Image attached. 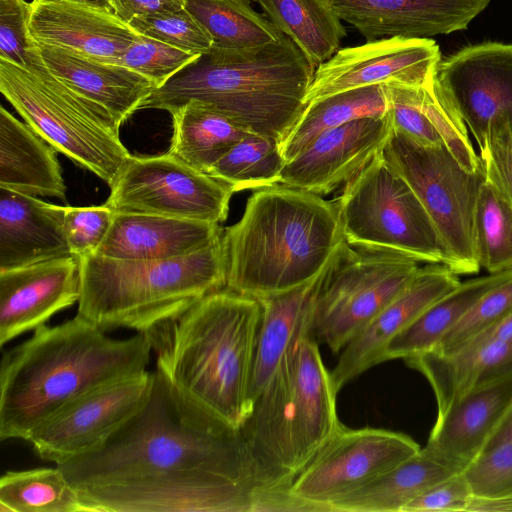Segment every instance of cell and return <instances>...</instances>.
Here are the masks:
<instances>
[{
    "label": "cell",
    "instance_id": "cell-14",
    "mask_svg": "<svg viewBox=\"0 0 512 512\" xmlns=\"http://www.w3.org/2000/svg\"><path fill=\"white\" fill-rule=\"evenodd\" d=\"M155 372L103 384L78 397L28 437L35 453L56 465L100 449L149 400Z\"/></svg>",
    "mask_w": 512,
    "mask_h": 512
},
{
    "label": "cell",
    "instance_id": "cell-34",
    "mask_svg": "<svg viewBox=\"0 0 512 512\" xmlns=\"http://www.w3.org/2000/svg\"><path fill=\"white\" fill-rule=\"evenodd\" d=\"M386 112L383 84L351 89L311 102L280 143V152L287 163L323 132L363 117H384Z\"/></svg>",
    "mask_w": 512,
    "mask_h": 512
},
{
    "label": "cell",
    "instance_id": "cell-45",
    "mask_svg": "<svg viewBox=\"0 0 512 512\" xmlns=\"http://www.w3.org/2000/svg\"><path fill=\"white\" fill-rule=\"evenodd\" d=\"M479 157L485 179L497 186L512 204V123L491 127Z\"/></svg>",
    "mask_w": 512,
    "mask_h": 512
},
{
    "label": "cell",
    "instance_id": "cell-5",
    "mask_svg": "<svg viewBox=\"0 0 512 512\" xmlns=\"http://www.w3.org/2000/svg\"><path fill=\"white\" fill-rule=\"evenodd\" d=\"M56 466L76 489L195 472L268 489L241 431L187 421L156 373L147 403L100 449Z\"/></svg>",
    "mask_w": 512,
    "mask_h": 512
},
{
    "label": "cell",
    "instance_id": "cell-20",
    "mask_svg": "<svg viewBox=\"0 0 512 512\" xmlns=\"http://www.w3.org/2000/svg\"><path fill=\"white\" fill-rule=\"evenodd\" d=\"M460 283L458 275L444 264L420 267L402 292L341 350L330 371L336 392L363 372L384 362L383 355L389 342Z\"/></svg>",
    "mask_w": 512,
    "mask_h": 512
},
{
    "label": "cell",
    "instance_id": "cell-50",
    "mask_svg": "<svg viewBox=\"0 0 512 512\" xmlns=\"http://www.w3.org/2000/svg\"><path fill=\"white\" fill-rule=\"evenodd\" d=\"M508 441H512V403L489 438L484 451Z\"/></svg>",
    "mask_w": 512,
    "mask_h": 512
},
{
    "label": "cell",
    "instance_id": "cell-22",
    "mask_svg": "<svg viewBox=\"0 0 512 512\" xmlns=\"http://www.w3.org/2000/svg\"><path fill=\"white\" fill-rule=\"evenodd\" d=\"M31 6L29 35L38 45L119 64L125 50L140 36L108 9L50 0H32Z\"/></svg>",
    "mask_w": 512,
    "mask_h": 512
},
{
    "label": "cell",
    "instance_id": "cell-8",
    "mask_svg": "<svg viewBox=\"0 0 512 512\" xmlns=\"http://www.w3.org/2000/svg\"><path fill=\"white\" fill-rule=\"evenodd\" d=\"M0 91L56 151L109 186L132 156L112 115L72 90L44 62L25 69L0 59Z\"/></svg>",
    "mask_w": 512,
    "mask_h": 512
},
{
    "label": "cell",
    "instance_id": "cell-18",
    "mask_svg": "<svg viewBox=\"0 0 512 512\" xmlns=\"http://www.w3.org/2000/svg\"><path fill=\"white\" fill-rule=\"evenodd\" d=\"M392 132L387 114L327 130L285 164L280 183L317 195L328 194L369 164Z\"/></svg>",
    "mask_w": 512,
    "mask_h": 512
},
{
    "label": "cell",
    "instance_id": "cell-44",
    "mask_svg": "<svg viewBox=\"0 0 512 512\" xmlns=\"http://www.w3.org/2000/svg\"><path fill=\"white\" fill-rule=\"evenodd\" d=\"M114 212L100 206H64V232L71 251L77 258L96 253L106 237Z\"/></svg>",
    "mask_w": 512,
    "mask_h": 512
},
{
    "label": "cell",
    "instance_id": "cell-31",
    "mask_svg": "<svg viewBox=\"0 0 512 512\" xmlns=\"http://www.w3.org/2000/svg\"><path fill=\"white\" fill-rule=\"evenodd\" d=\"M459 473L422 448L368 485L333 503L330 512H403L437 482Z\"/></svg>",
    "mask_w": 512,
    "mask_h": 512
},
{
    "label": "cell",
    "instance_id": "cell-19",
    "mask_svg": "<svg viewBox=\"0 0 512 512\" xmlns=\"http://www.w3.org/2000/svg\"><path fill=\"white\" fill-rule=\"evenodd\" d=\"M79 297V261L73 255L0 272V345L46 325Z\"/></svg>",
    "mask_w": 512,
    "mask_h": 512
},
{
    "label": "cell",
    "instance_id": "cell-28",
    "mask_svg": "<svg viewBox=\"0 0 512 512\" xmlns=\"http://www.w3.org/2000/svg\"><path fill=\"white\" fill-rule=\"evenodd\" d=\"M0 187L66 199L56 150L4 107L0 108Z\"/></svg>",
    "mask_w": 512,
    "mask_h": 512
},
{
    "label": "cell",
    "instance_id": "cell-2",
    "mask_svg": "<svg viewBox=\"0 0 512 512\" xmlns=\"http://www.w3.org/2000/svg\"><path fill=\"white\" fill-rule=\"evenodd\" d=\"M151 346L142 332L113 339L76 314L3 353L0 439H22L69 403L108 382L146 371Z\"/></svg>",
    "mask_w": 512,
    "mask_h": 512
},
{
    "label": "cell",
    "instance_id": "cell-48",
    "mask_svg": "<svg viewBox=\"0 0 512 512\" xmlns=\"http://www.w3.org/2000/svg\"><path fill=\"white\" fill-rule=\"evenodd\" d=\"M466 512H512V494L495 497L473 496Z\"/></svg>",
    "mask_w": 512,
    "mask_h": 512
},
{
    "label": "cell",
    "instance_id": "cell-41",
    "mask_svg": "<svg viewBox=\"0 0 512 512\" xmlns=\"http://www.w3.org/2000/svg\"><path fill=\"white\" fill-rule=\"evenodd\" d=\"M511 312L512 277L485 293L430 352L449 353Z\"/></svg>",
    "mask_w": 512,
    "mask_h": 512
},
{
    "label": "cell",
    "instance_id": "cell-33",
    "mask_svg": "<svg viewBox=\"0 0 512 512\" xmlns=\"http://www.w3.org/2000/svg\"><path fill=\"white\" fill-rule=\"evenodd\" d=\"M316 69L338 50L347 30L328 0H255Z\"/></svg>",
    "mask_w": 512,
    "mask_h": 512
},
{
    "label": "cell",
    "instance_id": "cell-26",
    "mask_svg": "<svg viewBox=\"0 0 512 512\" xmlns=\"http://www.w3.org/2000/svg\"><path fill=\"white\" fill-rule=\"evenodd\" d=\"M49 71L72 90L106 109L122 125L157 88L147 77L119 64L36 44Z\"/></svg>",
    "mask_w": 512,
    "mask_h": 512
},
{
    "label": "cell",
    "instance_id": "cell-36",
    "mask_svg": "<svg viewBox=\"0 0 512 512\" xmlns=\"http://www.w3.org/2000/svg\"><path fill=\"white\" fill-rule=\"evenodd\" d=\"M185 8L207 29L216 45L252 48L278 41L281 33L251 0H185Z\"/></svg>",
    "mask_w": 512,
    "mask_h": 512
},
{
    "label": "cell",
    "instance_id": "cell-21",
    "mask_svg": "<svg viewBox=\"0 0 512 512\" xmlns=\"http://www.w3.org/2000/svg\"><path fill=\"white\" fill-rule=\"evenodd\" d=\"M366 41L430 38L466 29L490 0H328Z\"/></svg>",
    "mask_w": 512,
    "mask_h": 512
},
{
    "label": "cell",
    "instance_id": "cell-29",
    "mask_svg": "<svg viewBox=\"0 0 512 512\" xmlns=\"http://www.w3.org/2000/svg\"><path fill=\"white\" fill-rule=\"evenodd\" d=\"M318 276L290 291L258 298L261 317L249 388L250 412L296 339L311 328L312 299Z\"/></svg>",
    "mask_w": 512,
    "mask_h": 512
},
{
    "label": "cell",
    "instance_id": "cell-24",
    "mask_svg": "<svg viewBox=\"0 0 512 512\" xmlns=\"http://www.w3.org/2000/svg\"><path fill=\"white\" fill-rule=\"evenodd\" d=\"M220 224L143 213L114 212L96 253L125 260H167L195 253L219 238Z\"/></svg>",
    "mask_w": 512,
    "mask_h": 512
},
{
    "label": "cell",
    "instance_id": "cell-47",
    "mask_svg": "<svg viewBox=\"0 0 512 512\" xmlns=\"http://www.w3.org/2000/svg\"><path fill=\"white\" fill-rule=\"evenodd\" d=\"M114 14L128 24L135 17L171 12L185 7V0H110Z\"/></svg>",
    "mask_w": 512,
    "mask_h": 512
},
{
    "label": "cell",
    "instance_id": "cell-4",
    "mask_svg": "<svg viewBox=\"0 0 512 512\" xmlns=\"http://www.w3.org/2000/svg\"><path fill=\"white\" fill-rule=\"evenodd\" d=\"M315 68L286 35L252 48L214 44L156 88L141 109L171 112L198 100L249 133L280 143L306 108Z\"/></svg>",
    "mask_w": 512,
    "mask_h": 512
},
{
    "label": "cell",
    "instance_id": "cell-17",
    "mask_svg": "<svg viewBox=\"0 0 512 512\" xmlns=\"http://www.w3.org/2000/svg\"><path fill=\"white\" fill-rule=\"evenodd\" d=\"M436 78L479 151L496 124L512 123V44L484 42L441 61Z\"/></svg>",
    "mask_w": 512,
    "mask_h": 512
},
{
    "label": "cell",
    "instance_id": "cell-7",
    "mask_svg": "<svg viewBox=\"0 0 512 512\" xmlns=\"http://www.w3.org/2000/svg\"><path fill=\"white\" fill-rule=\"evenodd\" d=\"M78 261L77 314L105 332L128 328L143 333L226 283L221 238L195 253L167 260H125L92 253Z\"/></svg>",
    "mask_w": 512,
    "mask_h": 512
},
{
    "label": "cell",
    "instance_id": "cell-38",
    "mask_svg": "<svg viewBox=\"0 0 512 512\" xmlns=\"http://www.w3.org/2000/svg\"><path fill=\"white\" fill-rule=\"evenodd\" d=\"M285 164L278 142L248 133L207 174L234 193L280 183Z\"/></svg>",
    "mask_w": 512,
    "mask_h": 512
},
{
    "label": "cell",
    "instance_id": "cell-16",
    "mask_svg": "<svg viewBox=\"0 0 512 512\" xmlns=\"http://www.w3.org/2000/svg\"><path fill=\"white\" fill-rule=\"evenodd\" d=\"M440 62L439 46L430 38L392 36L366 41L339 49L320 64L304 102L372 85H424L436 76Z\"/></svg>",
    "mask_w": 512,
    "mask_h": 512
},
{
    "label": "cell",
    "instance_id": "cell-11",
    "mask_svg": "<svg viewBox=\"0 0 512 512\" xmlns=\"http://www.w3.org/2000/svg\"><path fill=\"white\" fill-rule=\"evenodd\" d=\"M382 153L429 214L445 250L446 266L457 275L477 274L473 216L485 180L483 166L469 172L445 146L421 145L394 130Z\"/></svg>",
    "mask_w": 512,
    "mask_h": 512
},
{
    "label": "cell",
    "instance_id": "cell-46",
    "mask_svg": "<svg viewBox=\"0 0 512 512\" xmlns=\"http://www.w3.org/2000/svg\"><path fill=\"white\" fill-rule=\"evenodd\" d=\"M473 496L466 477L459 472L428 488L403 512H466Z\"/></svg>",
    "mask_w": 512,
    "mask_h": 512
},
{
    "label": "cell",
    "instance_id": "cell-35",
    "mask_svg": "<svg viewBox=\"0 0 512 512\" xmlns=\"http://www.w3.org/2000/svg\"><path fill=\"white\" fill-rule=\"evenodd\" d=\"M1 512H88L61 469L7 471L0 478Z\"/></svg>",
    "mask_w": 512,
    "mask_h": 512
},
{
    "label": "cell",
    "instance_id": "cell-27",
    "mask_svg": "<svg viewBox=\"0 0 512 512\" xmlns=\"http://www.w3.org/2000/svg\"><path fill=\"white\" fill-rule=\"evenodd\" d=\"M405 362L429 382L439 416L464 394L512 378V339L470 341L449 353L427 352Z\"/></svg>",
    "mask_w": 512,
    "mask_h": 512
},
{
    "label": "cell",
    "instance_id": "cell-3",
    "mask_svg": "<svg viewBox=\"0 0 512 512\" xmlns=\"http://www.w3.org/2000/svg\"><path fill=\"white\" fill-rule=\"evenodd\" d=\"M345 242L334 202L281 183L254 191L223 230L225 288L256 299L315 279Z\"/></svg>",
    "mask_w": 512,
    "mask_h": 512
},
{
    "label": "cell",
    "instance_id": "cell-39",
    "mask_svg": "<svg viewBox=\"0 0 512 512\" xmlns=\"http://www.w3.org/2000/svg\"><path fill=\"white\" fill-rule=\"evenodd\" d=\"M128 25L140 35L193 54H205L215 44L207 29L185 7L171 12L135 17Z\"/></svg>",
    "mask_w": 512,
    "mask_h": 512
},
{
    "label": "cell",
    "instance_id": "cell-49",
    "mask_svg": "<svg viewBox=\"0 0 512 512\" xmlns=\"http://www.w3.org/2000/svg\"><path fill=\"white\" fill-rule=\"evenodd\" d=\"M510 339H512V312L501 320L487 327L467 342Z\"/></svg>",
    "mask_w": 512,
    "mask_h": 512
},
{
    "label": "cell",
    "instance_id": "cell-40",
    "mask_svg": "<svg viewBox=\"0 0 512 512\" xmlns=\"http://www.w3.org/2000/svg\"><path fill=\"white\" fill-rule=\"evenodd\" d=\"M200 57L199 54L140 35L125 50L119 65L147 77L158 88Z\"/></svg>",
    "mask_w": 512,
    "mask_h": 512
},
{
    "label": "cell",
    "instance_id": "cell-9",
    "mask_svg": "<svg viewBox=\"0 0 512 512\" xmlns=\"http://www.w3.org/2000/svg\"><path fill=\"white\" fill-rule=\"evenodd\" d=\"M344 240L353 248L444 264L446 254L423 204L382 151L344 184L334 202Z\"/></svg>",
    "mask_w": 512,
    "mask_h": 512
},
{
    "label": "cell",
    "instance_id": "cell-12",
    "mask_svg": "<svg viewBox=\"0 0 512 512\" xmlns=\"http://www.w3.org/2000/svg\"><path fill=\"white\" fill-rule=\"evenodd\" d=\"M421 447L408 435L381 428L336 430L294 478L288 493L302 511L330 512L333 503L388 472Z\"/></svg>",
    "mask_w": 512,
    "mask_h": 512
},
{
    "label": "cell",
    "instance_id": "cell-23",
    "mask_svg": "<svg viewBox=\"0 0 512 512\" xmlns=\"http://www.w3.org/2000/svg\"><path fill=\"white\" fill-rule=\"evenodd\" d=\"M512 403V378L472 390L437 416L427 454L457 472L484 451L489 438Z\"/></svg>",
    "mask_w": 512,
    "mask_h": 512
},
{
    "label": "cell",
    "instance_id": "cell-13",
    "mask_svg": "<svg viewBox=\"0 0 512 512\" xmlns=\"http://www.w3.org/2000/svg\"><path fill=\"white\" fill-rule=\"evenodd\" d=\"M232 194L224 183L166 152L131 156L104 204L113 212L220 224L228 216Z\"/></svg>",
    "mask_w": 512,
    "mask_h": 512
},
{
    "label": "cell",
    "instance_id": "cell-6",
    "mask_svg": "<svg viewBox=\"0 0 512 512\" xmlns=\"http://www.w3.org/2000/svg\"><path fill=\"white\" fill-rule=\"evenodd\" d=\"M318 344L301 333L240 430L269 489H288L341 425Z\"/></svg>",
    "mask_w": 512,
    "mask_h": 512
},
{
    "label": "cell",
    "instance_id": "cell-42",
    "mask_svg": "<svg viewBox=\"0 0 512 512\" xmlns=\"http://www.w3.org/2000/svg\"><path fill=\"white\" fill-rule=\"evenodd\" d=\"M31 10L25 0H0V59L25 69L43 62L29 35Z\"/></svg>",
    "mask_w": 512,
    "mask_h": 512
},
{
    "label": "cell",
    "instance_id": "cell-43",
    "mask_svg": "<svg viewBox=\"0 0 512 512\" xmlns=\"http://www.w3.org/2000/svg\"><path fill=\"white\" fill-rule=\"evenodd\" d=\"M462 472L474 496L512 494V441L484 451Z\"/></svg>",
    "mask_w": 512,
    "mask_h": 512
},
{
    "label": "cell",
    "instance_id": "cell-15",
    "mask_svg": "<svg viewBox=\"0 0 512 512\" xmlns=\"http://www.w3.org/2000/svg\"><path fill=\"white\" fill-rule=\"evenodd\" d=\"M88 512H261L264 493L203 472L77 489Z\"/></svg>",
    "mask_w": 512,
    "mask_h": 512
},
{
    "label": "cell",
    "instance_id": "cell-32",
    "mask_svg": "<svg viewBox=\"0 0 512 512\" xmlns=\"http://www.w3.org/2000/svg\"><path fill=\"white\" fill-rule=\"evenodd\" d=\"M170 114L173 134L167 152L204 173L249 133L198 100H190Z\"/></svg>",
    "mask_w": 512,
    "mask_h": 512
},
{
    "label": "cell",
    "instance_id": "cell-25",
    "mask_svg": "<svg viewBox=\"0 0 512 512\" xmlns=\"http://www.w3.org/2000/svg\"><path fill=\"white\" fill-rule=\"evenodd\" d=\"M70 255L64 206L0 187V272Z\"/></svg>",
    "mask_w": 512,
    "mask_h": 512
},
{
    "label": "cell",
    "instance_id": "cell-10",
    "mask_svg": "<svg viewBox=\"0 0 512 512\" xmlns=\"http://www.w3.org/2000/svg\"><path fill=\"white\" fill-rule=\"evenodd\" d=\"M403 254L356 249L346 241L317 279L311 332L337 354L402 290L420 269Z\"/></svg>",
    "mask_w": 512,
    "mask_h": 512
},
{
    "label": "cell",
    "instance_id": "cell-51",
    "mask_svg": "<svg viewBox=\"0 0 512 512\" xmlns=\"http://www.w3.org/2000/svg\"><path fill=\"white\" fill-rule=\"evenodd\" d=\"M50 1H66L80 4H86L98 8L108 9L112 11L110 0H50Z\"/></svg>",
    "mask_w": 512,
    "mask_h": 512
},
{
    "label": "cell",
    "instance_id": "cell-37",
    "mask_svg": "<svg viewBox=\"0 0 512 512\" xmlns=\"http://www.w3.org/2000/svg\"><path fill=\"white\" fill-rule=\"evenodd\" d=\"M473 243L480 269L489 274L512 271V204L487 179L475 204Z\"/></svg>",
    "mask_w": 512,
    "mask_h": 512
},
{
    "label": "cell",
    "instance_id": "cell-1",
    "mask_svg": "<svg viewBox=\"0 0 512 512\" xmlns=\"http://www.w3.org/2000/svg\"><path fill=\"white\" fill-rule=\"evenodd\" d=\"M260 317L258 299L223 288L143 332L155 373L187 421L241 430Z\"/></svg>",
    "mask_w": 512,
    "mask_h": 512
},
{
    "label": "cell",
    "instance_id": "cell-30",
    "mask_svg": "<svg viewBox=\"0 0 512 512\" xmlns=\"http://www.w3.org/2000/svg\"><path fill=\"white\" fill-rule=\"evenodd\" d=\"M511 277L512 271H505L461 282L389 342L383 361L405 360L434 350L485 293Z\"/></svg>",
    "mask_w": 512,
    "mask_h": 512
}]
</instances>
